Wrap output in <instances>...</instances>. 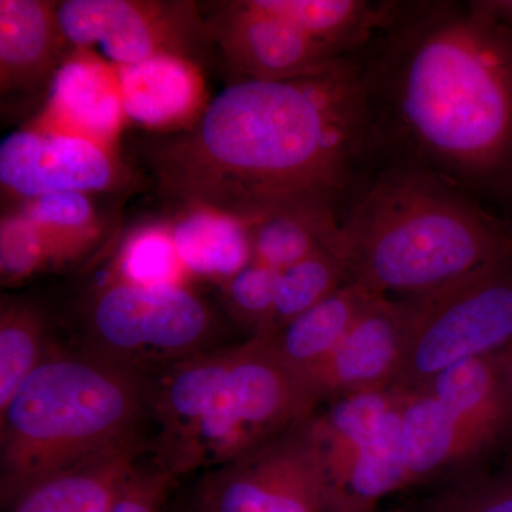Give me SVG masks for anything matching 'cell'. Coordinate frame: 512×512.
Masks as SVG:
<instances>
[{
	"label": "cell",
	"mask_w": 512,
	"mask_h": 512,
	"mask_svg": "<svg viewBox=\"0 0 512 512\" xmlns=\"http://www.w3.org/2000/svg\"><path fill=\"white\" fill-rule=\"evenodd\" d=\"M369 80L343 60L284 82L241 80L208 104L157 171L190 202L248 222L296 208L332 210L370 127Z\"/></svg>",
	"instance_id": "6da1fadb"
},
{
	"label": "cell",
	"mask_w": 512,
	"mask_h": 512,
	"mask_svg": "<svg viewBox=\"0 0 512 512\" xmlns=\"http://www.w3.org/2000/svg\"><path fill=\"white\" fill-rule=\"evenodd\" d=\"M420 18L390 52L394 119L439 171L490 177L512 157V29L471 6Z\"/></svg>",
	"instance_id": "7a4b0ae2"
},
{
	"label": "cell",
	"mask_w": 512,
	"mask_h": 512,
	"mask_svg": "<svg viewBox=\"0 0 512 512\" xmlns=\"http://www.w3.org/2000/svg\"><path fill=\"white\" fill-rule=\"evenodd\" d=\"M350 281L417 298L512 256V229L431 168L377 177L340 221ZM390 298V296H389Z\"/></svg>",
	"instance_id": "3957f363"
},
{
	"label": "cell",
	"mask_w": 512,
	"mask_h": 512,
	"mask_svg": "<svg viewBox=\"0 0 512 512\" xmlns=\"http://www.w3.org/2000/svg\"><path fill=\"white\" fill-rule=\"evenodd\" d=\"M146 372L96 350L49 348L0 410V491L12 507L33 487L141 443Z\"/></svg>",
	"instance_id": "277c9868"
},
{
	"label": "cell",
	"mask_w": 512,
	"mask_h": 512,
	"mask_svg": "<svg viewBox=\"0 0 512 512\" xmlns=\"http://www.w3.org/2000/svg\"><path fill=\"white\" fill-rule=\"evenodd\" d=\"M407 301L409 335L392 386L397 392L420 389L464 360L512 348V256Z\"/></svg>",
	"instance_id": "5b68a950"
},
{
	"label": "cell",
	"mask_w": 512,
	"mask_h": 512,
	"mask_svg": "<svg viewBox=\"0 0 512 512\" xmlns=\"http://www.w3.org/2000/svg\"><path fill=\"white\" fill-rule=\"evenodd\" d=\"M309 427L325 476V512H376L383 498L409 487L396 390L336 397Z\"/></svg>",
	"instance_id": "8992f818"
},
{
	"label": "cell",
	"mask_w": 512,
	"mask_h": 512,
	"mask_svg": "<svg viewBox=\"0 0 512 512\" xmlns=\"http://www.w3.org/2000/svg\"><path fill=\"white\" fill-rule=\"evenodd\" d=\"M315 397L266 338L239 345L228 375L192 441L185 473L220 467L309 419Z\"/></svg>",
	"instance_id": "52a82bcc"
},
{
	"label": "cell",
	"mask_w": 512,
	"mask_h": 512,
	"mask_svg": "<svg viewBox=\"0 0 512 512\" xmlns=\"http://www.w3.org/2000/svg\"><path fill=\"white\" fill-rule=\"evenodd\" d=\"M89 325L93 350L143 372L205 350L215 330L210 309L184 286L124 281L97 295Z\"/></svg>",
	"instance_id": "ba28073f"
},
{
	"label": "cell",
	"mask_w": 512,
	"mask_h": 512,
	"mask_svg": "<svg viewBox=\"0 0 512 512\" xmlns=\"http://www.w3.org/2000/svg\"><path fill=\"white\" fill-rule=\"evenodd\" d=\"M309 419L215 467L201 483L197 511L325 512V476Z\"/></svg>",
	"instance_id": "9c48e42d"
},
{
	"label": "cell",
	"mask_w": 512,
	"mask_h": 512,
	"mask_svg": "<svg viewBox=\"0 0 512 512\" xmlns=\"http://www.w3.org/2000/svg\"><path fill=\"white\" fill-rule=\"evenodd\" d=\"M56 15L66 42L99 46L119 67L161 55L188 59L184 53L198 29L188 6L130 0H67Z\"/></svg>",
	"instance_id": "30bf717a"
},
{
	"label": "cell",
	"mask_w": 512,
	"mask_h": 512,
	"mask_svg": "<svg viewBox=\"0 0 512 512\" xmlns=\"http://www.w3.org/2000/svg\"><path fill=\"white\" fill-rule=\"evenodd\" d=\"M410 302L375 296L338 348L303 376L316 402L326 397L392 389L409 335Z\"/></svg>",
	"instance_id": "8fae6325"
},
{
	"label": "cell",
	"mask_w": 512,
	"mask_h": 512,
	"mask_svg": "<svg viewBox=\"0 0 512 512\" xmlns=\"http://www.w3.org/2000/svg\"><path fill=\"white\" fill-rule=\"evenodd\" d=\"M119 170L107 148L55 131H15L0 144V181L16 197L109 190Z\"/></svg>",
	"instance_id": "7c38bea8"
},
{
	"label": "cell",
	"mask_w": 512,
	"mask_h": 512,
	"mask_svg": "<svg viewBox=\"0 0 512 512\" xmlns=\"http://www.w3.org/2000/svg\"><path fill=\"white\" fill-rule=\"evenodd\" d=\"M218 40L228 66L241 77L238 82L302 79L348 60L286 20L259 8L255 0L228 6Z\"/></svg>",
	"instance_id": "4fadbf2b"
},
{
	"label": "cell",
	"mask_w": 512,
	"mask_h": 512,
	"mask_svg": "<svg viewBox=\"0 0 512 512\" xmlns=\"http://www.w3.org/2000/svg\"><path fill=\"white\" fill-rule=\"evenodd\" d=\"M239 345L205 349L157 369L150 384V412L158 426L156 461L184 476L192 441L228 375Z\"/></svg>",
	"instance_id": "5bb4252c"
},
{
	"label": "cell",
	"mask_w": 512,
	"mask_h": 512,
	"mask_svg": "<svg viewBox=\"0 0 512 512\" xmlns=\"http://www.w3.org/2000/svg\"><path fill=\"white\" fill-rule=\"evenodd\" d=\"M397 393L402 410L403 458L409 485L429 481L461 467L497 443L426 390Z\"/></svg>",
	"instance_id": "9a60e30c"
},
{
	"label": "cell",
	"mask_w": 512,
	"mask_h": 512,
	"mask_svg": "<svg viewBox=\"0 0 512 512\" xmlns=\"http://www.w3.org/2000/svg\"><path fill=\"white\" fill-rule=\"evenodd\" d=\"M47 114L56 127L66 130L62 134L106 147L126 117L119 72L96 57H72L53 76Z\"/></svg>",
	"instance_id": "2e32d148"
},
{
	"label": "cell",
	"mask_w": 512,
	"mask_h": 512,
	"mask_svg": "<svg viewBox=\"0 0 512 512\" xmlns=\"http://www.w3.org/2000/svg\"><path fill=\"white\" fill-rule=\"evenodd\" d=\"M64 37L56 6L39 0L0 2V84L2 94L28 92L59 59Z\"/></svg>",
	"instance_id": "e0dca14e"
},
{
	"label": "cell",
	"mask_w": 512,
	"mask_h": 512,
	"mask_svg": "<svg viewBox=\"0 0 512 512\" xmlns=\"http://www.w3.org/2000/svg\"><path fill=\"white\" fill-rule=\"evenodd\" d=\"M117 72L124 113L143 126H175L191 117L204 100L200 73L184 57L154 56Z\"/></svg>",
	"instance_id": "ac0fdd59"
},
{
	"label": "cell",
	"mask_w": 512,
	"mask_h": 512,
	"mask_svg": "<svg viewBox=\"0 0 512 512\" xmlns=\"http://www.w3.org/2000/svg\"><path fill=\"white\" fill-rule=\"evenodd\" d=\"M375 296L359 282H346L266 340L279 360L303 380L306 373L338 348L357 316Z\"/></svg>",
	"instance_id": "d6986e66"
},
{
	"label": "cell",
	"mask_w": 512,
	"mask_h": 512,
	"mask_svg": "<svg viewBox=\"0 0 512 512\" xmlns=\"http://www.w3.org/2000/svg\"><path fill=\"white\" fill-rule=\"evenodd\" d=\"M138 444L96 463L43 481L12 505V512H109L140 466Z\"/></svg>",
	"instance_id": "ffe728a7"
},
{
	"label": "cell",
	"mask_w": 512,
	"mask_h": 512,
	"mask_svg": "<svg viewBox=\"0 0 512 512\" xmlns=\"http://www.w3.org/2000/svg\"><path fill=\"white\" fill-rule=\"evenodd\" d=\"M501 355L476 357L447 367L420 389L498 441L512 427V397Z\"/></svg>",
	"instance_id": "44dd1931"
},
{
	"label": "cell",
	"mask_w": 512,
	"mask_h": 512,
	"mask_svg": "<svg viewBox=\"0 0 512 512\" xmlns=\"http://www.w3.org/2000/svg\"><path fill=\"white\" fill-rule=\"evenodd\" d=\"M171 235L185 268L194 274L227 282L252 264L248 222L224 212L192 207Z\"/></svg>",
	"instance_id": "7402d4cb"
},
{
	"label": "cell",
	"mask_w": 512,
	"mask_h": 512,
	"mask_svg": "<svg viewBox=\"0 0 512 512\" xmlns=\"http://www.w3.org/2000/svg\"><path fill=\"white\" fill-rule=\"evenodd\" d=\"M259 8L291 23L340 56L359 49L392 22L393 6L363 0H255Z\"/></svg>",
	"instance_id": "603a6c76"
},
{
	"label": "cell",
	"mask_w": 512,
	"mask_h": 512,
	"mask_svg": "<svg viewBox=\"0 0 512 512\" xmlns=\"http://www.w3.org/2000/svg\"><path fill=\"white\" fill-rule=\"evenodd\" d=\"M249 232L252 262L275 271H285L319 251L333 252L345 261L340 222L332 210L272 212L249 224Z\"/></svg>",
	"instance_id": "cb8c5ba5"
},
{
	"label": "cell",
	"mask_w": 512,
	"mask_h": 512,
	"mask_svg": "<svg viewBox=\"0 0 512 512\" xmlns=\"http://www.w3.org/2000/svg\"><path fill=\"white\" fill-rule=\"evenodd\" d=\"M23 214L45 241L53 265L82 256L99 234L92 201L83 192H55L30 200Z\"/></svg>",
	"instance_id": "d4e9b609"
},
{
	"label": "cell",
	"mask_w": 512,
	"mask_h": 512,
	"mask_svg": "<svg viewBox=\"0 0 512 512\" xmlns=\"http://www.w3.org/2000/svg\"><path fill=\"white\" fill-rule=\"evenodd\" d=\"M46 323L28 303H9L0 315V410L45 359Z\"/></svg>",
	"instance_id": "484cf974"
},
{
	"label": "cell",
	"mask_w": 512,
	"mask_h": 512,
	"mask_svg": "<svg viewBox=\"0 0 512 512\" xmlns=\"http://www.w3.org/2000/svg\"><path fill=\"white\" fill-rule=\"evenodd\" d=\"M349 281L345 261L330 251L316 252L282 271L276 286L272 335Z\"/></svg>",
	"instance_id": "4316f807"
},
{
	"label": "cell",
	"mask_w": 512,
	"mask_h": 512,
	"mask_svg": "<svg viewBox=\"0 0 512 512\" xmlns=\"http://www.w3.org/2000/svg\"><path fill=\"white\" fill-rule=\"evenodd\" d=\"M121 281L144 288L183 286L187 271L168 229L147 227L131 235L119 256Z\"/></svg>",
	"instance_id": "83f0119b"
},
{
	"label": "cell",
	"mask_w": 512,
	"mask_h": 512,
	"mask_svg": "<svg viewBox=\"0 0 512 512\" xmlns=\"http://www.w3.org/2000/svg\"><path fill=\"white\" fill-rule=\"evenodd\" d=\"M281 272L252 262L225 282L229 311L254 336L268 338L274 330L276 286Z\"/></svg>",
	"instance_id": "f1b7e54d"
},
{
	"label": "cell",
	"mask_w": 512,
	"mask_h": 512,
	"mask_svg": "<svg viewBox=\"0 0 512 512\" xmlns=\"http://www.w3.org/2000/svg\"><path fill=\"white\" fill-rule=\"evenodd\" d=\"M52 266L42 234L23 212L3 218L0 228V274L3 284L23 279Z\"/></svg>",
	"instance_id": "f546056e"
},
{
	"label": "cell",
	"mask_w": 512,
	"mask_h": 512,
	"mask_svg": "<svg viewBox=\"0 0 512 512\" xmlns=\"http://www.w3.org/2000/svg\"><path fill=\"white\" fill-rule=\"evenodd\" d=\"M423 512H512V477L461 478L433 495Z\"/></svg>",
	"instance_id": "4dcf8cb0"
},
{
	"label": "cell",
	"mask_w": 512,
	"mask_h": 512,
	"mask_svg": "<svg viewBox=\"0 0 512 512\" xmlns=\"http://www.w3.org/2000/svg\"><path fill=\"white\" fill-rule=\"evenodd\" d=\"M177 481L173 471L158 461L148 467L140 464L109 512H164Z\"/></svg>",
	"instance_id": "1f68e13d"
},
{
	"label": "cell",
	"mask_w": 512,
	"mask_h": 512,
	"mask_svg": "<svg viewBox=\"0 0 512 512\" xmlns=\"http://www.w3.org/2000/svg\"><path fill=\"white\" fill-rule=\"evenodd\" d=\"M470 6L481 15L512 29V0H480L471 2Z\"/></svg>",
	"instance_id": "d6a6232c"
},
{
	"label": "cell",
	"mask_w": 512,
	"mask_h": 512,
	"mask_svg": "<svg viewBox=\"0 0 512 512\" xmlns=\"http://www.w3.org/2000/svg\"><path fill=\"white\" fill-rule=\"evenodd\" d=\"M501 359H503L505 380H507L508 390H510L512 397V348L503 353Z\"/></svg>",
	"instance_id": "836d02e7"
},
{
	"label": "cell",
	"mask_w": 512,
	"mask_h": 512,
	"mask_svg": "<svg viewBox=\"0 0 512 512\" xmlns=\"http://www.w3.org/2000/svg\"><path fill=\"white\" fill-rule=\"evenodd\" d=\"M508 476H511V477H512V470L510 471V473H508Z\"/></svg>",
	"instance_id": "e575fe53"
},
{
	"label": "cell",
	"mask_w": 512,
	"mask_h": 512,
	"mask_svg": "<svg viewBox=\"0 0 512 512\" xmlns=\"http://www.w3.org/2000/svg\"><path fill=\"white\" fill-rule=\"evenodd\" d=\"M197 512H200V511H197Z\"/></svg>",
	"instance_id": "d590c367"
}]
</instances>
